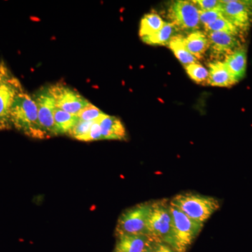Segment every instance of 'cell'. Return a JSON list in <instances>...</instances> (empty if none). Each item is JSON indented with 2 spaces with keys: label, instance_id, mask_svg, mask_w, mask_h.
<instances>
[{
  "label": "cell",
  "instance_id": "9c48e42d",
  "mask_svg": "<svg viewBox=\"0 0 252 252\" xmlns=\"http://www.w3.org/2000/svg\"><path fill=\"white\" fill-rule=\"evenodd\" d=\"M33 99L35 101L38 110V119L41 130L46 138L57 136L55 126L54 112L56 108L54 99L50 94L49 88H44L34 94Z\"/></svg>",
  "mask_w": 252,
  "mask_h": 252
},
{
  "label": "cell",
  "instance_id": "e0dca14e",
  "mask_svg": "<svg viewBox=\"0 0 252 252\" xmlns=\"http://www.w3.org/2000/svg\"><path fill=\"white\" fill-rule=\"evenodd\" d=\"M178 30L171 23H165L160 31L152 35L142 38V41L152 46H168Z\"/></svg>",
  "mask_w": 252,
  "mask_h": 252
},
{
  "label": "cell",
  "instance_id": "83f0119b",
  "mask_svg": "<svg viewBox=\"0 0 252 252\" xmlns=\"http://www.w3.org/2000/svg\"><path fill=\"white\" fill-rule=\"evenodd\" d=\"M155 252H175L169 245L162 243H155Z\"/></svg>",
  "mask_w": 252,
  "mask_h": 252
},
{
  "label": "cell",
  "instance_id": "7402d4cb",
  "mask_svg": "<svg viewBox=\"0 0 252 252\" xmlns=\"http://www.w3.org/2000/svg\"><path fill=\"white\" fill-rule=\"evenodd\" d=\"M205 29L207 32H222L235 36H238L241 31L224 18H220L215 22L207 25L205 26Z\"/></svg>",
  "mask_w": 252,
  "mask_h": 252
},
{
  "label": "cell",
  "instance_id": "3957f363",
  "mask_svg": "<svg viewBox=\"0 0 252 252\" xmlns=\"http://www.w3.org/2000/svg\"><path fill=\"white\" fill-rule=\"evenodd\" d=\"M170 212L172 225L167 245L175 252H186L203 229V223L192 220L171 204Z\"/></svg>",
  "mask_w": 252,
  "mask_h": 252
},
{
  "label": "cell",
  "instance_id": "9a60e30c",
  "mask_svg": "<svg viewBox=\"0 0 252 252\" xmlns=\"http://www.w3.org/2000/svg\"><path fill=\"white\" fill-rule=\"evenodd\" d=\"M184 42L189 52L198 60L203 59L210 47L207 34L202 31H195L189 33L187 37H184Z\"/></svg>",
  "mask_w": 252,
  "mask_h": 252
},
{
  "label": "cell",
  "instance_id": "f546056e",
  "mask_svg": "<svg viewBox=\"0 0 252 252\" xmlns=\"http://www.w3.org/2000/svg\"><path fill=\"white\" fill-rule=\"evenodd\" d=\"M143 252H155V242H152Z\"/></svg>",
  "mask_w": 252,
  "mask_h": 252
},
{
  "label": "cell",
  "instance_id": "ac0fdd59",
  "mask_svg": "<svg viewBox=\"0 0 252 252\" xmlns=\"http://www.w3.org/2000/svg\"><path fill=\"white\" fill-rule=\"evenodd\" d=\"M168 46L175 57L185 67L192 63L198 62V59H195L186 47L183 36L176 34L169 43Z\"/></svg>",
  "mask_w": 252,
  "mask_h": 252
},
{
  "label": "cell",
  "instance_id": "52a82bcc",
  "mask_svg": "<svg viewBox=\"0 0 252 252\" xmlns=\"http://www.w3.org/2000/svg\"><path fill=\"white\" fill-rule=\"evenodd\" d=\"M49 91L56 107L73 115L77 116L81 109L90 104L78 91L61 83L49 86Z\"/></svg>",
  "mask_w": 252,
  "mask_h": 252
},
{
  "label": "cell",
  "instance_id": "484cf974",
  "mask_svg": "<svg viewBox=\"0 0 252 252\" xmlns=\"http://www.w3.org/2000/svg\"><path fill=\"white\" fill-rule=\"evenodd\" d=\"M193 1L202 11H211L219 9L220 6V1L217 0H197Z\"/></svg>",
  "mask_w": 252,
  "mask_h": 252
},
{
  "label": "cell",
  "instance_id": "30bf717a",
  "mask_svg": "<svg viewBox=\"0 0 252 252\" xmlns=\"http://www.w3.org/2000/svg\"><path fill=\"white\" fill-rule=\"evenodd\" d=\"M220 11L223 18L240 31H246L252 20V8L241 1H220Z\"/></svg>",
  "mask_w": 252,
  "mask_h": 252
},
{
  "label": "cell",
  "instance_id": "f1b7e54d",
  "mask_svg": "<svg viewBox=\"0 0 252 252\" xmlns=\"http://www.w3.org/2000/svg\"><path fill=\"white\" fill-rule=\"evenodd\" d=\"M11 74L4 63H0V80Z\"/></svg>",
  "mask_w": 252,
  "mask_h": 252
},
{
  "label": "cell",
  "instance_id": "d6986e66",
  "mask_svg": "<svg viewBox=\"0 0 252 252\" xmlns=\"http://www.w3.org/2000/svg\"><path fill=\"white\" fill-rule=\"evenodd\" d=\"M54 117L58 135H68L79 120L77 116L64 112L57 107L54 109Z\"/></svg>",
  "mask_w": 252,
  "mask_h": 252
},
{
  "label": "cell",
  "instance_id": "7c38bea8",
  "mask_svg": "<svg viewBox=\"0 0 252 252\" xmlns=\"http://www.w3.org/2000/svg\"><path fill=\"white\" fill-rule=\"evenodd\" d=\"M208 67L209 85L216 87H230L238 82L224 63L214 61L209 63Z\"/></svg>",
  "mask_w": 252,
  "mask_h": 252
},
{
  "label": "cell",
  "instance_id": "cb8c5ba5",
  "mask_svg": "<svg viewBox=\"0 0 252 252\" xmlns=\"http://www.w3.org/2000/svg\"><path fill=\"white\" fill-rule=\"evenodd\" d=\"M104 114L100 109L90 103L81 109L77 117L79 119L84 122H97Z\"/></svg>",
  "mask_w": 252,
  "mask_h": 252
},
{
  "label": "cell",
  "instance_id": "277c9868",
  "mask_svg": "<svg viewBox=\"0 0 252 252\" xmlns=\"http://www.w3.org/2000/svg\"><path fill=\"white\" fill-rule=\"evenodd\" d=\"M172 225L170 201L164 199L152 202L147 223L149 238L155 243L168 245L171 235Z\"/></svg>",
  "mask_w": 252,
  "mask_h": 252
},
{
  "label": "cell",
  "instance_id": "6da1fadb",
  "mask_svg": "<svg viewBox=\"0 0 252 252\" xmlns=\"http://www.w3.org/2000/svg\"><path fill=\"white\" fill-rule=\"evenodd\" d=\"M10 118L11 125L24 135L32 138H46L39 124L35 101L24 91L15 97Z\"/></svg>",
  "mask_w": 252,
  "mask_h": 252
},
{
  "label": "cell",
  "instance_id": "5bb4252c",
  "mask_svg": "<svg viewBox=\"0 0 252 252\" xmlns=\"http://www.w3.org/2000/svg\"><path fill=\"white\" fill-rule=\"evenodd\" d=\"M117 238L114 252H143L154 242L144 235H124Z\"/></svg>",
  "mask_w": 252,
  "mask_h": 252
},
{
  "label": "cell",
  "instance_id": "4316f807",
  "mask_svg": "<svg viewBox=\"0 0 252 252\" xmlns=\"http://www.w3.org/2000/svg\"><path fill=\"white\" fill-rule=\"evenodd\" d=\"M99 140H102V133H101V128L98 121H97V122L94 123L92 127H91L88 142H93V141Z\"/></svg>",
  "mask_w": 252,
  "mask_h": 252
},
{
  "label": "cell",
  "instance_id": "2e32d148",
  "mask_svg": "<svg viewBox=\"0 0 252 252\" xmlns=\"http://www.w3.org/2000/svg\"><path fill=\"white\" fill-rule=\"evenodd\" d=\"M233 77L239 81L245 77L247 69L246 50L240 47L227 55L223 61Z\"/></svg>",
  "mask_w": 252,
  "mask_h": 252
},
{
  "label": "cell",
  "instance_id": "8992f818",
  "mask_svg": "<svg viewBox=\"0 0 252 252\" xmlns=\"http://www.w3.org/2000/svg\"><path fill=\"white\" fill-rule=\"evenodd\" d=\"M200 10L193 1L178 0L168 9L167 16L178 31H197L200 27Z\"/></svg>",
  "mask_w": 252,
  "mask_h": 252
},
{
  "label": "cell",
  "instance_id": "d4e9b609",
  "mask_svg": "<svg viewBox=\"0 0 252 252\" xmlns=\"http://www.w3.org/2000/svg\"><path fill=\"white\" fill-rule=\"evenodd\" d=\"M221 18H223V16L220 8L211 11H200V22L203 25L204 27Z\"/></svg>",
  "mask_w": 252,
  "mask_h": 252
},
{
  "label": "cell",
  "instance_id": "44dd1931",
  "mask_svg": "<svg viewBox=\"0 0 252 252\" xmlns=\"http://www.w3.org/2000/svg\"><path fill=\"white\" fill-rule=\"evenodd\" d=\"M186 72L191 80L200 85H209V71L198 62L192 63L185 67Z\"/></svg>",
  "mask_w": 252,
  "mask_h": 252
},
{
  "label": "cell",
  "instance_id": "603a6c76",
  "mask_svg": "<svg viewBox=\"0 0 252 252\" xmlns=\"http://www.w3.org/2000/svg\"><path fill=\"white\" fill-rule=\"evenodd\" d=\"M94 122H84L79 119L75 126L69 132L68 135L76 140L88 142L91 127Z\"/></svg>",
  "mask_w": 252,
  "mask_h": 252
},
{
  "label": "cell",
  "instance_id": "ba28073f",
  "mask_svg": "<svg viewBox=\"0 0 252 252\" xmlns=\"http://www.w3.org/2000/svg\"><path fill=\"white\" fill-rule=\"evenodd\" d=\"M23 91L17 78L11 74L0 80V130L11 128L10 118L11 106L15 97Z\"/></svg>",
  "mask_w": 252,
  "mask_h": 252
},
{
  "label": "cell",
  "instance_id": "4fadbf2b",
  "mask_svg": "<svg viewBox=\"0 0 252 252\" xmlns=\"http://www.w3.org/2000/svg\"><path fill=\"white\" fill-rule=\"evenodd\" d=\"M98 122L102 140H124L127 137L125 127L119 118L104 114Z\"/></svg>",
  "mask_w": 252,
  "mask_h": 252
},
{
  "label": "cell",
  "instance_id": "5b68a950",
  "mask_svg": "<svg viewBox=\"0 0 252 252\" xmlns=\"http://www.w3.org/2000/svg\"><path fill=\"white\" fill-rule=\"evenodd\" d=\"M152 203L139 204L124 211L118 220L117 237L124 235H144L148 236L147 223Z\"/></svg>",
  "mask_w": 252,
  "mask_h": 252
},
{
  "label": "cell",
  "instance_id": "ffe728a7",
  "mask_svg": "<svg viewBox=\"0 0 252 252\" xmlns=\"http://www.w3.org/2000/svg\"><path fill=\"white\" fill-rule=\"evenodd\" d=\"M165 23L157 13H149L144 15L141 19L139 31L141 39L155 34L161 29Z\"/></svg>",
  "mask_w": 252,
  "mask_h": 252
},
{
  "label": "cell",
  "instance_id": "8fae6325",
  "mask_svg": "<svg viewBox=\"0 0 252 252\" xmlns=\"http://www.w3.org/2000/svg\"><path fill=\"white\" fill-rule=\"evenodd\" d=\"M209 41L212 54L217 55H227L241 47L240 41L237 36L222 32H208Z\"/></svg>",
  "mask_w": 252,
  "mask_h": 252
},
{
  "label": "cell",
  "instance_id": "7a4b0ae2",
  "mask_svg": "<svg viewBox=\"0 0 252 252\" xmlns=\"http://www.w3.org/2000/svg\"><path fill=\"white\" fill-rule=\"evenodd\" d=\"M170 203L192 220L203 224L220 207L218 199L193 193L178 194Z\"/></svg>",
  "mask_w": 252,
  "mask_h": 252
}]
</instances>
